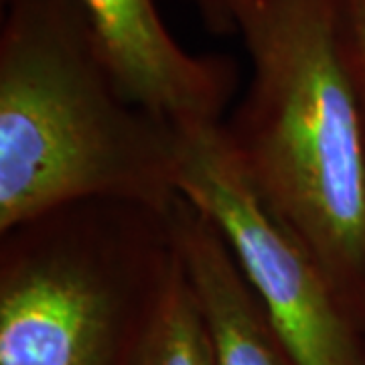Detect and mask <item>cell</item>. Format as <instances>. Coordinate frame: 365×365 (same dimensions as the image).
<instances>
[{
    "label": "cell",
    "instance_id": "7",
    "mask_svg": "<svg viewBox=\"0 0 365 365\" xmlns=\"http://www.w3.org/2000/svg\"><path fill=\"white\" fill-rule=\"evenodd\" d=\"M124 365H217L205 314L170 237Z\"/></svg>",
    "mask_w": 365,
    "mask_h": 365
},
{
    "label": "cell",
    "instance_id": "5",
    "mask_svg": "<svg viewBox=\"0 0 365 365\" xmlns=\"http://www.w3.org/2000/svg\"><path fill=\"white\" fill-rule=\"evenodd\" d=\"M120 90L169 128L222 122L235 90L230 57L193 55L165 25L157 0H79Z\"/></svg>",
    "mask_w": 365,
    "mask_h": 365
},
{
    "label": "cell",
    "instance_id": "9",
    "mask_svg": "<svg viewBox=\"0 0 365 365\" xmlns=\"http://www.w3.org/2000/svg\"><path fill=\"white\" fill-rule=\"evenodd\" d=\"M197 9L201 21L211 33L227 35L234 33L232 21V0H189Z\"/></svg>",
    "mask_w": 365,
    "mask_h": 365
},
{
    "label": "cell",
    "instance_id": "4",
    "mask_svg": "<svg viewBox=\"0 0 365 365\" xmlns=\"http://www.w3.org/2000/svg\"><path fill=\"white\" fill-rule=\"evenodd\" d=\"M33 223L29 244L4 242L0 365H124L169 240L130 264L90 234Z\"/></svg>",
    "mask_w": 365,
    "mask_h": 365
},
{
    "label": "cell",
    "instance_id": "3",
    "mask_svg": "<svg viewBox=\"0 0 365 365\" xmlns=\"http://www.w3.org/2000/svg\"><path fill=\"white\" fill-rule=\"evenodd\" d=\"M179 197L222 235L299 365H365V327L292 225L272 207L222 122L170 128Z\"/></svg>",
    "mask_w": 365,
    "mask_h": 365
},
{
    "label": "cell",
    "instance_id": "10",
    "mask_svg": "<svg viewBox=\"0 0 365 365\" xmlns=\"http://www.w3.org/2000/svg\"><path fill=\"white\" fill-rule=\"evenodd\" d=\"M364 327H365V319H364Z\"/></svg>",
    "mask_w": 365,
    "mask_h": 365
},
{
    "label": "cell",
    "instance_id": "2",
    "mask_svg": "<svg viewBox=\"0 0 365 365\" xmlns=\"http://www.w3.org/2000/svg\"><path fill=\"white\" fill-rule=\"evenodd\" d=\"M170 128L134 106L79 0H4L0 232L88 201L167 215Z\"/></svg>",
    "mask_w": 365,
    "mask_h": 365
},
{
    "label": "cell",
    "instance_id": "1",
    "mask_svg": "<svg viewBox=\"0 0 365 365\" xmlns=\"http://www.w3.org/2000/svg\"><path fill=\"white\" fill-rule=\"evenodd\" d=\"M252 78L223 124L252 181L365 317V112L347 0H232Z\"/></svg>",
    "mask_w": 365,
    "mask_h": 365
},
{
    "label": "cell",
    "instance_id": "6",
    "mask_svg": "<svg viewBox=\"0 0 365 365\" xmlns=\"http://www.w3.org/2000/svg\"><path fill=\"white\" fill-rule=\"evenodd\" d=\"M165 222L205 314L217 365H299L207 217L179 197Z\"/></svg>",
    "mask_w": 365,
    "mask_h": 365
},
{
    "label": "cell",
    "instance_id": "8",
    "mask_svg": "<svg viewBox=\"0 0 365 365\" xmlns=\"http://www.w3.org/2000/svg\"><path fill=\"white\" fill-rule=\"evenodd\" d=\"M347 14H349L353 49H355V61H357V71H359V86H361L365 112V0H347Z\"/></svg>",
    "mask_w": 365,
    "mask_h": 365
}]
</instances>
